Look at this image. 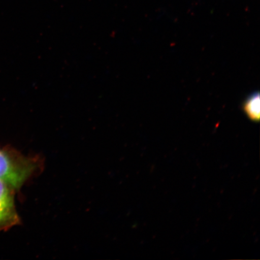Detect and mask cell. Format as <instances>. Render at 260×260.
<instances>
[{"label": "cell", "instance_id": "obj_1", "mask_svg": "<svg viewBox=\"0 0 260 260\" xmlns=\"http://www.w3.org/2000/svg\"><path fill=\"white\" fill-rule=\"evenodd\" d=\"M40 159L29 157L14 149H0V180L18 190L41 167Z\"/></svg>", "mask_w": 260, "mask_h": 260}, {"label": "cell", "instance_id": "obj_2", "mask_svg": "<svg viewBox=\"0 0 260 260\" xmlns=\"http://www.w3.org/2000/svg\"><path fill=\"white\" fill-rule=\"evenodd\" d=\"M14 193L12 188L0 180V232H5L20 223L16 210Z\"/></svg>", "mask_w": 260, "mask_h": 260}, {"label": "cell", "instance_id": "obj_3", "mask_svg": "<svg viewBox=\"0 0 260 260\" xmlns=\"http://www.w3.org/2000/svg\"><path fill=\"white\" fill-rule=\"evenodd\" d=\"M244 111L249 118L253 121H258L260 115L259 94L255 92L250 95L243 105Z\"/></svg>", "mask_w": 260, "mask_h": 260}]
</instances>
